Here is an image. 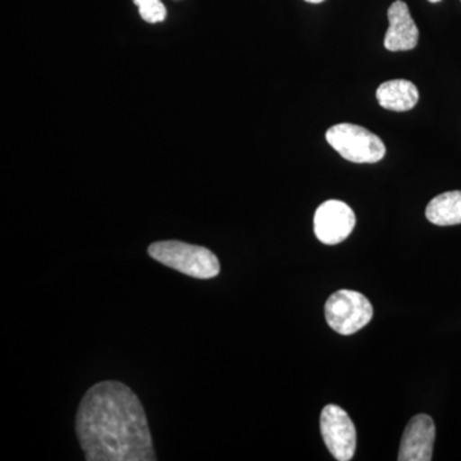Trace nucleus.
Segmentation results:
<instances>
[{"mask_svg":"<svg viewBox=\"0 0 461 461\" xmlns=\"http://www.w3.org/2000/svg\"><path fill=\"white\" fill-rule=\"evenodd\" d=\"M76 433L87 461L157 460L144 406L121 382H99L87 390Z\"/></svg>","mask_w":461,"mask_h":461,"instance_id":"obj_1","label":"nucleus"},{"mask_svg":"<svg viewBox=\"0 0 461 461\" xmlns=\"http://www.w3.org/2000/svg\"><path fill=\"white\" fill-rule=\"evenodd\" d=\"M154 260L199 280H211L220 275L221 264L213 251L186 242L158 241L148 249Z\"/></svg>","mask_w":461,"mask_h":461,"instance_id":"obj_2","label":"nucleus"},{"mask_svg":"<svg viewBox=\"0 0 461 461\" xmlns=\"http://www.w3.org/2000/svg\"><path fill=\"white\" fill-rule=\"evenodd\" d=\"M326 139L330 147L348 162L377 163L386 154L384 141L357 124H336L327 131Z\"/></svg>","mask_w":461,"mask_h":461,"instance_id":"obj_3","label":"nucleus"},{"mask_svg":"<svg viewBox=\"0 0 461 461\" xmlns=\"http://www.w3.org/2000/svg\"><path fill=\"white\" fill-rule=\"evenodd\" d=\"M327 323L339 335H353L373 318V306L363 294L353 290L333 293L324 306Z\"/></svg>","mask_w":461,"mask_h":461,"instance_id":"obj_4","label":"nucleus"},{"mask_svg":"<svg viewBox=\"0 0 461 461\" xmlns=\"http://www.w3.org/2000/svg\"><path fill=\"white\" fill-rule=\"evenodd\" d=\"M321 432L330 455L339 461L353 459L357 450V429L348 412L338 405L324 406Z\"/></svg>","mask_w":461,"mask_h":461,"instance_id":"obj_5","label":"nucleus"},{"mask_svg":"<svg viewBox=\"0 0 461 461\" xmlns=\"http://www.w3.org/2000/svg\"><path fill=\"white\" fill-rule=\"evenodd\" d=\"M357 218L353 209L339 200H329L320 205L314 214V232L326 245L345 241L353 232Z\"/></svg>","mask_w":461,"mask_h":461,"instance_id":"obj_6","label":"nucleus"},{"mask_svg":"<svg viewBox=\"0 0 461 461\" xmlns=\"http://www.w3.org/2000/svg\"><path fill=\"white\" fill-rule=\"evenodd\" d=\"M435 421L429 415L412 417L403 430L400 444L399 461H430L435 446Z\"/></svg>","mask_w":461,"mask_h":461,"instance_id":"obj_7","label":"nucleus"},{"mask_svg":"<svg viewBox=\"0 0 461 461\" xmlns=\"http://www.w3.org/2000/svg\"><path fill=\"white\" fill-rule=\"evenodd\" d=\"M390 26L384 36V48L390 51H408L414 50L420 39V32L412 20L408 5L396 0L388 9Z\"/></svg>","mask_w":461,"mask_h":461,"instance_id":"obj_8","label":"nucleus"},{"mask_svg":"<svg viewBox=\"0 0 461 461\" xmlns=\"http://www.w3.org/2000/svg\"><path fill=\"white\" fill-rule=\"evenodd\" d=\"M377 100L379 105L388 111H411L420 100V91L411 81H387L378 87Z\"/></svg>","mask_w":461,"mask_h":461,"instance_id":"obj_9","label":"nucleus"},{"mask_svg":"<svg viewBox=\"0 0 461 461\" xmlns=\"http://www.w3.org/2000/svg\"><path fill=\"white\" fill-rule=\"evenodd\" d=\"M426 217L437 226H454L461 223V191H448L430 200Z\"/></svg>","mask_w":461,"mask_h":461,"instance_id":"obj_10","label":"nucleus"},{"mask_svg":"<svg viewBox=\"0 0 461 461\" xmlns=\"http://www.w3.org/2000/svg\"><path fill=\"white\" fill-rule=\"evenodd\" d=\"M139 7L142 20L149 23H158L165 21L167 11L160 0H133Z\"/></svg>","mask_w":461,"mask_h":461,"instance_id":"obj_11","label":"nucleus"},{"mask_svg":"<svg viewBox=\"0 0 461 461\" xmlns=\"http://www.w3.org/2000/svg\"><path fill=\"white\" fill-rule=\"evenodd\" d=\"M305 2L315 3V5H318V3L324 2V0H305Z\"/></svg>","mask_w":461,"mask_h":461,"instance_id":"obj_12","label":"nucleus"},{"mask_svg":"<svg viewBox=\"0 0 461 461\" xmlns=\"http://www.w3.org/2000/svg\"><path fill=\"white\" fill-rule=\"evenodd\" d=\"M430 3H438L441 2V0H429Z\"/></svg>","mask_w":461,"mask_h":461,"instance_id":"obj_13","label":"nucleus"}]
</instances>
